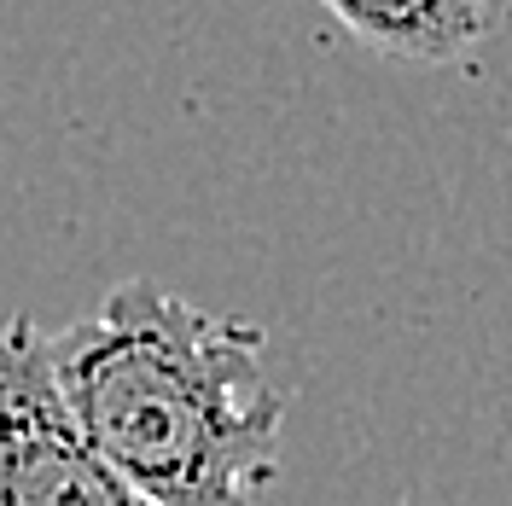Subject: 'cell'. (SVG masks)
Listing matches in <instances>:
<instances>
[{"label": "cell", "instance_id": "cell-3", "mask_svg": "<svg viewBox=\"0 0 512 506\" xmlns=\"http://www.w3.org/2000/svg\"><path fill=\"white\" fill-rule=\"evenodd\" d=\"M355 41L396 64H454L501 30L507 0H320Z\"/></svg>", "mask_w": 512, "mask_h": 506}, {"label": "cell", "instance_id": "cell-2", "mask_svg": "<svg viewBox=\"0 0 512 506\" xmlns=\"http://www.w3.org/2000/svg\"><path fill=\"white\" fill-rule=\"evenodd\" d=\"M0 506H152L76 431L30 315L0 332Z\"/></svg>", "mask_w": 512, "mask_h": 506}, {"label": "cell", "instance_id": "cell-1", "mask_svg": "<svg viewBox=\"0 0 512 506\" xmlns=\"http://www.w3.org/2000/svg\"><path fill=\"white\" fill-rule=\"evenodd\" d=\"M262 355V326L152 280L111 285L99 315L47 332L76 431L152 506H256L274 489L286 396Z\"/></svg>", "mask_w": 512, "mask_h": 506}]
</instances>
